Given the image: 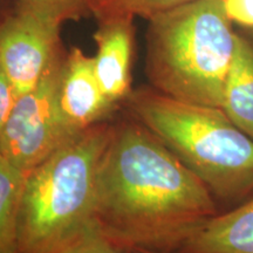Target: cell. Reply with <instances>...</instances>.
<instances>
[{"label":"cell","mask_w":253,"mask_h":253,"mask_svg":"<svg viewBox=\"0 0 253 253\" xmlns=\"http://www.w3.org/2000/svg\"><path fill=\"white\" fill-rule=\"evenodd\" d=\"M218 213L210 189L149 129L131 116L112 123L93 210L106 238L129 252L177 253Z\"/></svg>","instance_id":"obj_1"},{"label":"cell","mask_w":253,"mask_h":253,"mask_svg":"<svg viewBox=\"0 0 253 253\" xmlns=\"http://www.w3.org/2000/svg\"><path fill=\"white\" fill-rule=\"evenodd\" d=\"M110 131V122L91 126L25 173L18 253H65L96 227L97 172Z\"/></svg>","instance_id":"obj_2"},{"label":"cell","mask_w":253,"mask_h":253,"mask_svg":"<svg viewBox=\"0 0 253 253\" xmlns=\"http://www.w3.org/2000/svg\"><path fill=\"white\" fill-rule=\"evenodd\" d=\"M148 20L145 72L154 89L221 108L237 36L223 0H196Z\"/></svg>","instance_id":"obj_3"},{"label":"cell","mask_w":253,"mask_h":253,"mask_svg":"<svg viewBox=\"0 0 253 253\" xmlns=\"http://www.w3.org/2000/svg\"><path fill=\"white\" fill-rule=\"evenodd\" d=\"M130 116L149 129L210 189L239 202L253 192V138L221 108L172 99L160 91L129 94Z\"/></svg>","instance_id":"obj_4"},{"label":"cell","mask_w":253,"mask_h":253,"mask_svg":"<svg viewBox=\"0 0 253 253\" xmlns=\"http://www.w3.org/2000/svg\"><path fill=\"white\" fill-rule=\"evenodd\" d=\"M63 61L60 54L36 86L19 95L0 136V156L24 173L78 134L66 122L59 104Z\"/></svg>","instance_id":"obj_5"},{"label":"cell","mask_w":253,"mask_h":253,"mask_svg":"<svg viewBox=\"0 0 253 253\" xmlns=\"http://www.w3.org/2000/svg\"><path fill=\"white\" fill-rule=\"evenodd\" d=\"M65 12L19 7L0 23V68L17 94L30 91L61 54L60 24Z\"/></svg>","instance_id":"obj_6"},{"label":"cell","mask_w":253,"mask_h":253,"mask_svg":"<svg viewBox=\"0 0 253 253\" xmlns=\"http://www.w3.org/2000/svg\"><path fill=\"white\" fill-rule=\"evenodd\" d=\"M59 104L66 122L75 132L103 122L116 106L100 86L93 56L80 48H73L63 61Z\"/></svg>","instance_id":"obj_7"},{"label":"cell","mask_w":253,"mask_h":253,"mask_svg":"<svg viewBox=\"0 0 253 253\" xmlns=\"http://www.w3.org/2000/svg\"><path fill=\"white\" fill-rule=\"evenodd\" d=\"M94 38L95 74L107 99L116 104L131 93L132 32L126 15L104 23Z\"/></svg>","instance_id":"obj_8"},{"label":"cell","mask_w":253,"mask_h":253,"mask_svg":"<svg viewBox=\"0 0 253 253\" xmlns=\"http://www.w3.org/2000/svg\"><path fill=\"white\" fill-rule=\"evenodd\" d=\"M177 253H253V198L205 221Z\"/></svg>","instance_id":"obj_9"},{"label":"cell","mask_w":253,"mask_h":253,"mask_svg":"<svg viewBox=\"0 0 253 253\" xmlns=\"http://www.w3.org/2000/svg\"><path fill=\"white\" fill-rule=\"evenodd\" d=\"M231 121L253 138V38L237 33L224 84L223 104Z\"/></svg>","instance_id":"obj_10"},{"label":"cell","mask_w":253,"mask_h":253,"mask_svg":"<svg viewBox=\"0 0 253 253\" xmlns=\"http://www.w3.org/2000/svg\"><path fill=\"white\" fill-rule=\"evenodd\" d=\"M25 173L0 156V253H18V216Z\"/></svg>","instance_id":"obj_11"},{"label":"cell","mask_w":253,"mask_h":253,"mask_svg":"<svg viewBox=\"0 0 253 253\" xmlns=\"http://www.w3.org/2000/svg\"><path fill=\"white\" fill-rule=\"evenodd\" d=\"M192 1L196 0H112V8L118 9L123 15L138 14L149 19L158 12Z\"/></svg>","instance_id":"obj_12"},{"label":"cell","mask_w":253,"mask_h":253,"mask_svg":"<svg viewBox=\"0 0 253 253\" xmlns=\"http://www.w3.org/2000/svg\"><path fill=\"white\" fill-rule=\"evenodd\" d=\"M65 253H134L119 248L102 235L97 226L84 236Z\"/></svg>","instance_id":"obj_13"},{"label":"cell","mask_w":253,"mask_h":253,"mask_svg":"<svg viewBox=\"0 0 253 253\" xmlns=\"http://www.w3.org/2000/svg\"><path fill=\"white\" fill-rule=\"evenodd\" d=\"M227 18L248 28H253V0H223Z\"/></svg>","instance_id":"obj_14"},{"label":"cell","mask_w":253,"mask_h":253,"mask_svg":"<svg viewBox=\"0 0 253 253\" xmlns=\"http://www.w3.org/2000/svg\"><path fill=\"white\" fill-rule=\"evenodd\" d=\"M17 97L11 82L8 81L5 73L0 68V136H1L2 129H4Z\"/></svg>","instance_id":"obj_15"},{"label":"cell","mask_w":253,"mask_h":253,"mask_svg":"<svg viewBox=\"0 0 253 253\" xmlns=\"http://www.w3.org/2000/svg\"><path fill=\"white\" fill-rule=\"evenodd\" d=\"M73 0H19V7L47 8L66 12L72 5Z\"/></svg>","instance_id":"obj_16"},{"label":"cell","mask_w":253,"mask_h":253,"mask_svg":"<svg viewBox=\"0 0 253 253\" xmlns=\"http://www.w3.org/2000/svg\"><path fill=\"white\" fill-rule=\"evenodd\" d=\"M134 253H156V252H150V251H144V250H138V251H134Z\"/></svg>","instance_id":"obj_17"},{"label":"cell","mask_w":253,"mask_h":253,"mask_svg":"<svg viewBox=\"0 0 253 253\" xmlns=\"http://www.w3.org/2000/svg\"><path fill=\"white\" fill-rule=\"evenodd\" d=\"M108 1H109V0H108Z\"/></svg>","instance_id":"obj_18"}]
</instances>
